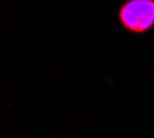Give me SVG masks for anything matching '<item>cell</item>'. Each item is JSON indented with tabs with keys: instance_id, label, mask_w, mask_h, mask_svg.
Instances as JSON below:
<instances>
[{
	"instance_id": "cell-1",
	"label": "cell",
	"mask_w": 154,
	"mask_h": 138,
	"mask_svg": "<svg viewBox=\"0 0 154 138\" xmlns=\"http://www.w3.org/2000/svg\"><path fill=\"white\" fill-rule=\"evenodd\" d=\"M120 21L135 33L147 32L154 26V0H128L120 8Z\"/></svg>"
}]
</instances>
